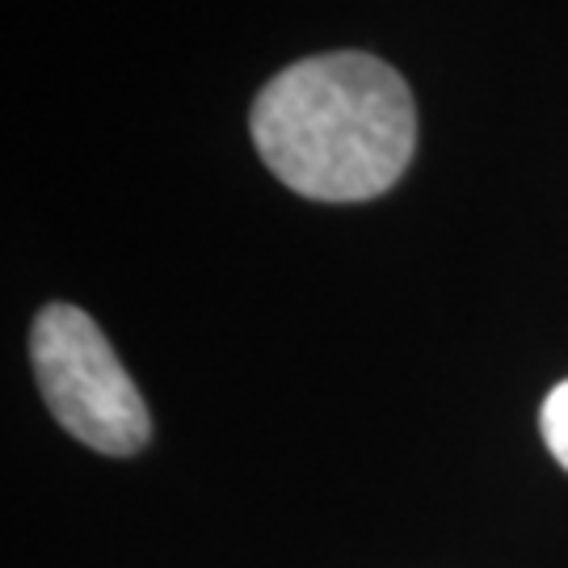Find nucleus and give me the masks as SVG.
I'll return each mask as SVG.
<instances>
[{"label": "nucleus", "mask_w": 568, "mask_h": 568, "mask_svg": "<svg viewBox=\"0 0 568 568\" xmlns=\"http://www.w3.org/2000/svg\"><path fill=\"white\" fill-rule=\"evenodd\" d=\"M248 131L286 190L316 203H363L405 178L417 105L392 63L366 51H328L265 84Z\"/></svg>", "instance_id": "f257e3e1"}, {"label": "nucleus", "mask_w": 568, "mask_h": 568, "mask_svg": "<svg viewBox=\"0 0 568 568\" xmlns=\"http://www.w3.org/2000/svg\"><path fill=\"white\" fill-rule=\"evenodd\" d=\"M30 363L47 408L72 438L102 455H135L152 434L140 387L93 316L47 304L30 328Z\"/></svg>", "instance_id": "f03ea898"}, {"label": "nucleus", "mask_w": 568, "mask_h": 568, "mask_svg": "<svg viewBox=\"0 0 568 568\" xmlns=\"http://www.w3.org/2000/svg\"><path fill=\"white\" fill-rule=\"evenodd\" d=\"M539 426H544V443L556 455V464L568 471V379L548 392L544 413H539Z\"/></svg>", "instance_id": "7ed1b4c3"}]
</instances>
